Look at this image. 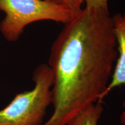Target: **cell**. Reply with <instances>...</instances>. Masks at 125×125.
Wrapping results in <instances>:
<instances>
[{"instance_id":"obj_7","label":"cell","mask_w":125,"mask_h":125,"mask_svg":"<svg viewBox=\"0 0 125 125\" xmlns=\"http://www.w3.org/2000/svg\"><path fill=\"white\" fill-rule=\"evenodd\" d=\"M108 0H85V8L103 12H109Z\"/></svg>"},{"instance_id":"obj_4","label":"cell","mask_w":125,"mask_h":125,"mask_svg":"<svg viewBox=\"0 0 125 125\" xmlns=\"http://www.w3.org/2000/svg\"><path fill=\"white\" fill-rule=\"evenodd\" d=\"M112 18L117 42L118 57L112 73L111 81L109 82L105 91L101 97V103H103L104 98L113 89L121 85H125V11L123 13L115 14ZM123 107L125 108V100Z\"/></svg>"},{"instance_id":"obj_8","label":"cell","mask_w":125,"mask_h":125,"mask_svg":"<svg viewBox=\"0 0 125 125\" xmlns=\"http://www.w3.org/2000/svg\"><path fill=\"white\" fill-rule=\"evenodd\" d=\"M121 123L122 125H125V111H123L121 115Z\"/></svg>"},{"instance_id":"obj_5","label":"cell","mask_w":125,"mask_h":125,"mask_svg":"<svg viewBox=\"0 0 125 125\" xmlns=\"http://www.w3.org/2000/svg\"><path fill=\"white\" fill-rule=\"evenodd\" d=\"M103 110L102 103L97 102L87 107L67 125H97Z\"/></svg>"},{"instance_id":"obj_1","label":"cell","mask_w":125,"mask_h":125,"mask_svg":"<svg viewBox=\"0 0 125 125\" xmlns=\"http://www.w3.org/2000/svg\"><path fill=\"white\" fill-rule=\"evenodd\" d=\"M117 57L109 12L84 8L64 24L51 47L48 65L53 78L54 112L43 125H67L89 106L100 103Z\"/></svg>"},{"instance_id":"obj_6","label":"cell","mask_w":125,"mask_h":125,"mask_svg":"<svg viewBox=\"0 0 125 125\" xmlns=\"http://www.w3.org/2000/svg\"><path fill=\"white\" fill-rule=\"evenodd\" d=\"M52 4L58 5L69 9L74 14H77L82 8L85 0H45Z\"/></svg>"},{"instance_id":"obj_2","label":"cell","mask_w":125,"mask_h":125,"mask_svg":"<svg viewBox=\"0 0 125 125\" xmlns=\"http://www.w3.org/2000/svg\"><path fill=\"white\" fill-rule=\"evenodd\" d=\"M33 89L18 94L0 110V125H41L52 100L53 78L48 64H41L33 73Z\"/></svg>"},{"instance_id":"obj_3","label":"cell","mask_w":125,"mask_h":125,"mask_svg":"<svg viewBox=\"0 0 125 125\" xmlns=\"http://www.w3.org/2000/svg\"><path fill=\"white\" fill-rule=\"evenodd\" d=\"M0 10L5 13L0 31L10 42L18 40L31 23L51 20L64 24L75 15L69 9L45 0H0Z\"/></svg>"}]
</instances>
